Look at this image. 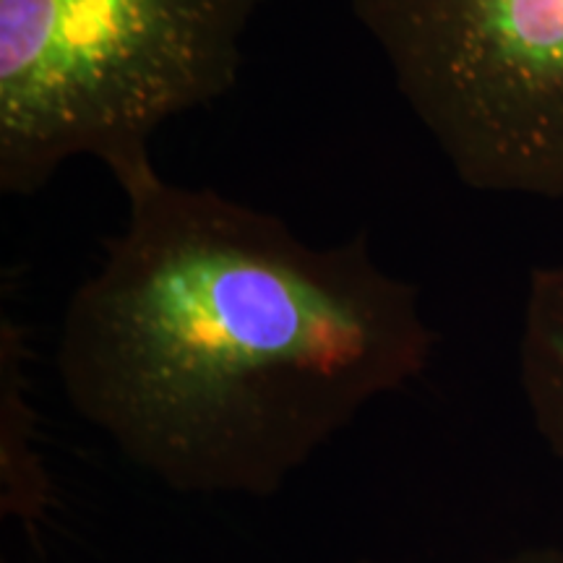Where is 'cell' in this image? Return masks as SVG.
<instances>
[{
  "label": "cell",
  "instance_id": "8992f818",
  "mask_svg": "<svg viewBox=\"0 0 563 563\" xmlns=\"http://www.w3.org/2000/svg\"><path fill=\"white\" fill-rule=\"evenodd\" d=\"M355 563H378L371 559L355 561ZM493 563H563V545H548V548H530V551L514 553L509 559L493 561Z\"/></svg>",
  "mask_w": 563,
  "mask_h": 563
},
{
  "label": "cell",
  "instance_id": "6da1fadb",
  "mask_svg": "<svg viewBox=\"0 0 563 563\" xmlns=\"http://www.w3.org/2000/svg\"><path fill=\"white\" fill-rule=\"evenodd\" d=\"M63 313L58 378L87 426L183 496L269 498L433 361L420 290L365 230L285 220L154 173Z\"/></svg>",
  "mask_w": 563,
  "mask_h": 563
},
{
  "label": "cell",
  "instance_id": "7a4b0ae2",
  "mask_svg": "<svg viewBox=\"0 0 563 563\" xmlns=\"http://www.w3.org/2000/svg\"><path fill=\"white\" fill-rule=\"evenodd\" d=\"M262 0H0V191L34 196L95 157L123 196L152 139L238 84Z\"/></svg>",
  "mask_w": 563,
  "mask_h": 563
},
{
  "label": "cell",
  "instance_id": "3957f363",
  "mask_svg": "<svg viewBox=\"0 0 563 563\" xmlns=\"http://www.w3.org/2000/svg\"><path fill=\"white\" fill-rule=\"evenodd\" d=\"M475 191L563 199V0H350Z\"/></svg>",
  "mask_w": 563,
  "mask_h": 563
},
{
  "label": "cell",
  "instance_id": "277c9868",
  "mask_svg": "<svg viewBox=\"0 0 563 563\" xmlns=\"http://www.w3.org/2000/svg\"><path fill=\"white\" fill-rule=\"evenodd\" d=\"M37 415L30 402L24 340L5 316L0 332V511L26 530L45 522L53 483L37 449Z\"/></svg>",
  "mask_w": 563,
  "mask_h": 563
},
{
  "label": "cell",
  "instance_id": "5b68a950",
  "mask_svg": "<svg viewBox=\"0 0 563 563\" xmlns=\"http://www.w3.org/2000/svg\"><path fill=\"white\" fill-rule=\"evenodd\" d=\"M519 384L540 439L563 460V262L530 274L519 336Z\"/></svg>",
  "mask_w": 563,
  "mask_h": 563
}]
</instances>
